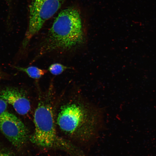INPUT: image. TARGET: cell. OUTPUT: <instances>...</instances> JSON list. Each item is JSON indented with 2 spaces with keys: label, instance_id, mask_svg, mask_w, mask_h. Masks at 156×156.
<instances>
[{
  "label": "cell",
  "instance_id": "1",
  "mask_svg": "<svg viewBox=\"0 0 156 156\" xmlns=\"http://www.w3.org/2000/svg\"><path fill=\"white\" fill-rule=\"evenodd\" d=\"M83 37L80 14L76 9L61 10L54 21L40 53L55 50H68L81 43Z\"/></svg>",
  "mask_w": 156,
  "mask_h": 156
},
{
  "label": "cell",
  "instance_id": "2",
  "mask_svg": "<svg viewBox=\"0 0 156 156\" xmlns=\"http://www.w3.org/2000/svg\"><path fill=\"white\" fill-rule=\"evenodd\" d=\"M97 118L94 112L83 103H72L62 107L57 123L64 132L80 142H89L95 135Z\"/></svg>",
  "mask_w": 156,
  "mask_h": 156
},
{
  "label": "cell",
  "instance_id": "3",
  "mask_svg": "<svg viewBox=\"0 0 156 156\" xmlns=\"http://www.w3.org/2000/svg\"><path fill=\"white\" fill-rule=\"evenodd\" d=\"M35 130L31 141L39 146L51 147L61 146L62 143L70 150L72 144L58 142L56 132L55 120L51 107L47 103H41L36 108L34 116ZM60 142V141H59Z\"/></svg>",
  "mask_w": 156,
  "mask_h": 156
},
{
  "label": "cell",
  "instance_id": "4",
  "mask_svg": "<svg viewBox=\"0 0 156 156\" xmlns=\"http://www.w3.org/2000/svg\"><path fill=\"white\" fill-rule=\"evenodd\" d=\"M65 0H30L29 24L23 42L24 47L42 28L45 22L60 8Z\"/></svg>",
  "mask_w": 156,
  "mask_h": 156
},
{
  "label": "cell",
  "instance_id": "5",
  "mask_svg": "<svg viewBox=\"0 0 156 156\" xmlns=\"http://www.w3.org/2000/svg\"><path fill=\"white\" fill-rule=\"evenodd\" d=\"M0 131L18 149L22 148L28 139V132L24 123L14 114L7 111L0 115Z\"/></svg>",
  "mask_w": 156,
  "mask_h": 156
},
{
  "label": "cell",
  "instance_id": "6",
  "mask_svg": "<svg viewBox=\"0 0 156 156\" xmlns=\"http://www.w3.org/2000/svg\"><path fill=\"white\" fill-rule=\"evenodd\" d=\"M23 92L15 87H6L0 92V97L11 105L19 114L24 115L30 111V104Z\"/></svg>",
  "mask_w": 156,
  "mask_h": 156
},
{
  "label": "cell",
  "instance_id": "7",
  "mask_svg": "<svg viewBox=\"0 0 156 156\" xmlns=\"http://www.w3.org/2000/svg\"><path fill=\"white\" fill-rule=\"evenodd\" d=\"M14 67L17 70L25 72L30 78L38 79L46 74L47 70L35 66H30L27 68L14 66Z\"/></svg>",
  "mask_w": 156,
  "mask_h": 156
},
{
  "label": "cell",
  "instance_id": "8",
  "mask_svg": "<svg viewBox=\"0 0 156 156\" xmlns=\"http://www.w3.org/2000/svg\"><path fill=\"white\" fill-rule=\"evenodd\" d=\"M70 67L58 63L51 64L48 68V70L53 75H59L67 69H70Z\"/></svg>",
  "mask_w": 156,
  "mask_h": 156
},
{
  "label": "cell",
  "instance_id": "9",
  "mask_svg": "<svg viewBox=\"0 0 156 156\" xmlns=\"http://www.w3.org/2000/svg\"><path fill=\"white\" fill-rule=\"evenodd\" d=\"M7 104L5 101L0 97V115L6 111Z\"/></svg>",
  "mask_w": 156,
  "mask_h": 156
},
{
  "label": "cell",
  "instance_id": "10",
  "mask_svg": "<svg viewBox=\"0 0 156 156\" xmlns=\"http://www.w3.org/2000/svg\"><path fill=\"white\" fill-rule=\"evenodd\" d=\"M0 156H13L8 150L0 145Z\"/></svg>",
  "mask_w": 156,
  "mask_h": 156
},
{
  "label": "cell",
  "instance_id": "11",
  "mask_svg": "<svg viewBox=\"0 0 156 156\" xmlns=\"http://www.w3.org/2000/svg\"><path fill=\"white\" fill-rule=\"evenodd\" d=\"M6 77V75L5 74L0 68V80L4 79Z\"/></svg>",
  "mask_w": 156,
  "mask_h": 156
},
{
  "label": "cell",
  "instance_id": "12",
  "mask_svg": "<svg viewBox=\"0 0 156 156\" xmlns=\"http://www.w3.org/2000/svg\"></svg>",
  "mask_w": 156,
  "mask_h": 156
}]
</instances>
